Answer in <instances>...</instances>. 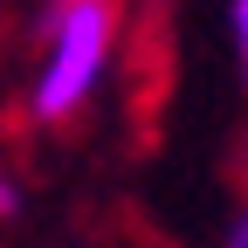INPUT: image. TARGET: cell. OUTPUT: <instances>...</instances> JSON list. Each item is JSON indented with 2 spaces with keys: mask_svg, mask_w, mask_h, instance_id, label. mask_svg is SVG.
I'll return each mask as SVG.
<instances>
[{
  "mask_svg": "<svg viewBox=\"0 0 248 248\" xmlns=\"http://www.w3.org/2000/svg\"><path fill=\"white\" fill-rule=\"evenodd\" d=\"M42 35H48V69L35 83V117H69L90 97V83L104 76L110 0H55L42 14Z\"/></svg>",
  "mask_w": 248,
  "mask_h": 248,
  "instance_id": "6da1fadb",
  "label": "cell"
},
{
  "mask_svg": "<svg viewBox=\"0 0 248 248\" xmlns=\"http://www.w3.org/2000/svg\"><path fill=\"white\" fill-rule=\"evenodd\" d=\"M234 42H241V69H248V0H234Z\"/></svg>",
  "mask_w": 248,
  "mask_h": 248,
  "instance_id": "7a4b0ae2",
  "label": "cell"
},
{
  "mask_svg": "<svg viewBox=\"0 0 248 248\" xmlns=\"http://www.w3.org/2000/svg\"><path fill=\"white\" fill-rule=\"evenodd\" d=\"M228 248H248V214H241V228L228 234Z\"/></svg>",
  "mask_w": 248,
  "mask_h": 248,
  "instance_id": "3957f363",
  "label": "cell"
},
{
  "mask_svg": "<svg viewBox=\"0 0 248 248\" xmlns=\"http://www.w3.org/2000/svg\"><path fill=\"white\" fill-rule=\"evenodd\" d=\"M0 214H14V186L7 179H0Z\"/></svg>",
  "mask_w": 248,
  "mask_h": 248,
  "instance_id": "277c9868",
  "label": "cell"
}]
</instances>
